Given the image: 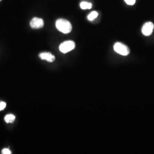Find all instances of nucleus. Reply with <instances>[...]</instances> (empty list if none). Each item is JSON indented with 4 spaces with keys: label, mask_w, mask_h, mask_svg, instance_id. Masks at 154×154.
Returning <instances> with one entry per match:
<instances>
[{
    "label": "nucleus",
    "mask_w": 154,
    "mask_h": 154,
    "mask_svg": "<svg viewBox=\"0 0 154 154\" xmlns=\"http://www.w3.org/2000/svg\"><path fill=\"white\" fill-rule=\"evenodd\" d=\"M55 26L60 32L64 34H68L72 31V24L65 19H58L55 22Z\"/></svg>",
    "instance_id": "nucleus-1"
},
{
    "label": "nucleus",
    "mask_w": 154,
    "mask_h": 154,
    "mask_svg": "<svg viewBox=\"0 0 154 154\" xmlns=\"http://www.w3.org/2000/svg\"><path fill=\"white\" fill-rule=\"evenodd\" d=\"M114 49L117 53L123 56H126L130 54V49L126 45L121 42H116L114 45Z\"/></svg>",
    "instance_id": "nucleus-2"
},
{
    "label": "nucleus",
    "mask_w": 154,
    "mask_h": 154,
    "mask_svg": "<svg viewBox=\"0 0 154 154\" xmlns=\"http://www.w3.org/2000/svg\"><path fill=\"white\" fill-rule=\"evenodd\" d=\"M75 48V44L72 41H65L63 43H62L59 49L60 51L63 53H67L73 49H74Z\"/></svg>",
    "instance_id": "nucleus-3"
},
{
    "label": "nucleus",
    "mask_w": 154,
    "mask_h": 154,
    "mask_svg": "<svg viewBox=\"0 0 154 154\" xmlns=\"http://www.w3.org/2000/svg\"><path fill=\"white\" fill-rule=\"evenodd\" d=\"M154 25L153 23L151 22H148L145 23L142 29V32L143 35L146 36L150 35L153 32Z\"/></svg>",
    "instance_id": "nucleus-4"
},
{
    "label": "nucleus",
    "mask_w": 154,
    "mask_h": 154,
    "mask_svg": "<svg viewBox=\"0 0 154 154\" xmlns=\"http://www.w3.org/2000/svg\"><path fill=\"white\" fill-rule=\"evenodd\" d=\"M30 25L31 28L33 29H41L43 28L44 25V22L42 18L34 17L30 22Z\"/></svg>",
    "instance_id": "nucleus-5"
},
{
    "label": "nucleus",
    "mask_w": 154,
    "mask_h": 154,
    "mask_svg": "<svg viewBox=\"0 0 154 154\" xmlns=\"http://www.w3.org/2000/svg\"><path fill=\"white\" fill-rule=\"evenodd\" d=\"M39 57L41 60H45L49 62H53L55 61V58L54 55L48 52L41 53V54H39Z\"/></svg>",
    "instance_id": "nucleus-6"
},
{
    "label": "nucleus",
    "mask_w": 154,
    "mask_h": 154,
    "mask_svg": "<svg viewBox=\"0 0 154 154\" xmlns=\"http://www.w3.org/2000/svg\"><path fill=\"white\" fill-rule=\"evenodd\" d=\"M15 119H16V116L13 114H8L4 118V120L7 123H13Z\"/></svg>",
    "instance_id": "nucleus-7"
},
{
    "label": "nucleus",
    "mask_w": 154,
    "mask_h": 154,
    "mask_svg": "<svg viewBox=\"0 0 154 154\" xmlns=\"http://www.w3.org/2000/svg\"><path fill=\"white\" fill-rule=\"evenodd\" d=\"M80 7L82 9H90L92 8V4L88 2H82L80 4Z\"/></svg>",
    "instance_id": "nucleus-8"
},
{
    "label": "nucleus",
    "mask_w": 154,
    "mask_h": 154,
    "mask_svg": "<svg viewBox=\"0 0 154 154\" xmlns=\"http://www.w3.org/2000/svg\"><path fill=\"white\" fill-rule=\"evenodd\" d=\"M98 16V13L97 11H92L88 17L89 21H93L95 18H96Z\"/></svg>",
    "instance_id": "nucleus-9"
},
{
    "label": "nucleus",
    "mask_w": 154,
    "mask_h": 154,
    "mask_svg": "<svg viewBox=\"0 0 154 154\" xmlns=\"http://www.w3.org/2000/svg\"><path fill=\"white\" fill-rule=\"evenodd\" d=\"M127 5H133L135 4L136 0H125Z\"/></svg>",
    "instance_id": "nucleus-10"
},
{
    "label": "nucleus",
    "mask_w": 154,
    "mask_h": 154,
    "mask_svg": "<svg viewBox=\"0 0 154 154\" xmlns=\"http://www.w3.org/2000/svg\"><path fill=\"white\" fill-rule=\"evenodd\" d=\"M1 153L2 154H11V152L9 149L5 148L2 150Z\"/></svg>",
    "instance_id": "nucleus-11"
},
{
    "label": "nucleus",
    "mask_w": 154,
    "mask_h": 154,
    "mask_svg": "<svg viewBox=\"0 0 154 154\" xmlns=\"http://www.w3.org/2000/svg\"><path fill=\"white\" fill-rule=\"evenodd\" d=\"M6 106V103L5 102H0V111H2L4 109H5Z\"/></svg>",
    "instance_id": "nucleus-12"
},
{
    "label": "nucleus",
    "mask_w": 154,
    "mask_h": 154,
    "mask_svg": "<svg viewBox=\"0 0 154 154\" xmlns=\"http://www.w3.org/2000/svg\"><path fill=\"white\" fill-rule=\"evenodd\" d=\"M0 1H1V0H0Z\"/></svg>",
    "instance_id": "nucleus-13"
}]
</instances>
